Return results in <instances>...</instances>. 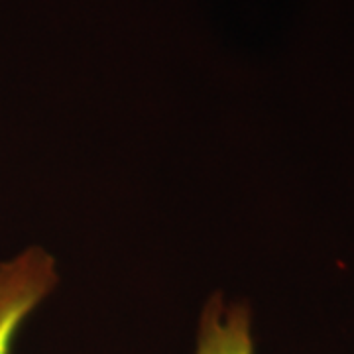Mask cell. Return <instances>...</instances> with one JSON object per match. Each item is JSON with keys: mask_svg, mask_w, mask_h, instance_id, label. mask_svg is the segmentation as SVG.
I'll use <instances>...</instances> for the list:
<instances>
[{"mask_svg": "<svg viewBox=\"0 0 354 354\" xmlns=\"http://www.w3.org/2000/svg\"><path fill=\"white\" fill-rule=\"evenodd\" d=\"M197 354H254L250 307L215 293L203 309Z\"/></svg>", "mask_w": 354, "mask_h": 354, "instance_id": "2", "label": "cell"}, {"mask_svg": "<svg viewBox=\"0 0 354 354\" xmlns=\"http://www.w3.org/2000/svg\"><path fill=\"white\" fill-rule=\"evenodd\" d=\"M57 279L53 256L39 246L0 264V354H10L20 327L55 290Z\"/></svg>", "mask_w": 354, "mask_h": 354, "instance_id": "1", "label": "cell"}]
</instances>
